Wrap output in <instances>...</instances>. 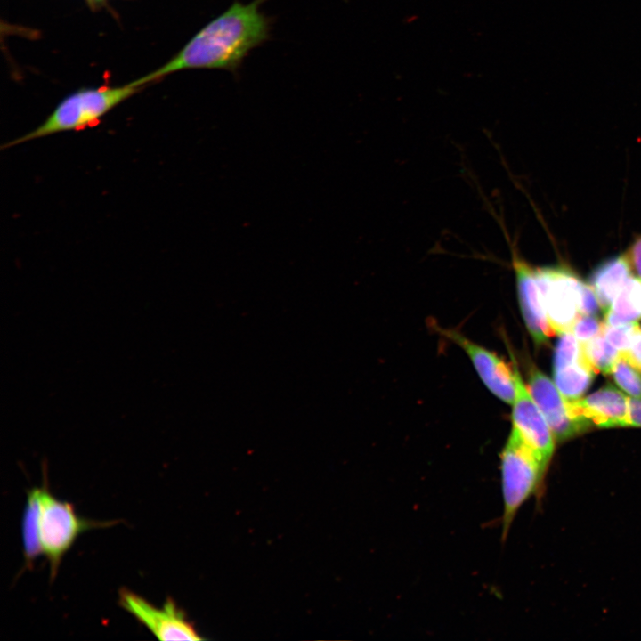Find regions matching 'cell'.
Returning a JSON list of instances; mask_svg holds the SVG:
<instances>
[{"mask_svg": "<svg viewBox=\"0 0 641 641\" xmlns=\"http://www.w3.org/2000/svg\"><path fill=\"white\" fill-rule=\"evenodd\" d=\"M580 345L585 359L596 373H611L620 352L606 340L603 333Z\"/></svg>", "mask_w": 641, "mask_h": 641, "instance_id": "cell-16", "label": "cell"}, {"mask_svg": "<svg viewBox=\"0 0 641 641\" xmlns=\"http://www.w3.org/2000/svg\"><path fill=\"white\" fill-rule=\"evenodd\" d=\"M640 319L641 277L630 276L604 312V322L608 325H621L636 322Z\"/></svg>", "mask_w": 641, "mask_h": 641, "instance_id": "cell-14", "label": "cell"}, {"mask_svg": "<svg viewBox=\"0 0 641 641\" xmlns=\"http://www.w3.org/2000/svg\"><path fill=\"white\" fill-rule=\"evenodd\" d=\"M118 604L159 640H202L186 613L168 597L159 608L144 597L122 588Z\"/></svg>", "mask_w": 641, "mask_h": 641, "instance_id": "cell-6", "label": "cell"}, {"mask_svg": "<svg viewBox=\"0 0 641 641\" xmlns=\"http://www.w3.org/2000/svg\"><path fill=\"white\" fill-rule=\"evenodd\" d=\"M514 368L515 395L513 402L512 427L540 460L548 466L555 450V438L545 417L525 386L515 361Z\"/></svg>", "mask_w": 641, "mask_h": 641, "instance_id": "cell-8", "label": "cell"}, {"mask_svg": "<svg viewBox=\"0 0 641 641\" xmlns=\"http://www.w3.org/2000/svg\"><path fill=\"white\" fill-rule=\"evenodd\" d=\"M559 335L554 351L553 370L573 364L582 356L581 345L571 330Z\"/></svg>", "mask_w": 641, "mask_h": 641, "instance_id": "cell-18", "label": "cell"}, {"mask_svg": "<svg viewBox=\"0 0 641 641\" xmlns=\"http://www.w3.org/2000/svg\"><path fill=\"white\" fill-rule=\"evenodd\" d=\"M638 328L639 325L637 322L621 325H608L604 322L603 335L614 348L620 353H624L629 348Z\"/></svg>", "mask_w": 641, "mask_h": 641, "instance_id": "cell-19", "label": "cell"}, {"mask_svg": "<svg viewBox=\"0 0 641 641\" xmlns=\"http://www.w3.org/2000/svg\"><path fill=\"white\" fill-rule=\"evenodd\" d=\"M512 264L523 320L534 343L537 345H542L556 332L548 322L541 302L535 279L534 267L516 255L513 256Z\"/></svg>", "mask_w": 641, "mask_h": 641, "instance_id": "cell-11", "label": "cell"}, {"mask_svg": "<svg viewBox=\"0 0 641 641\" xmlns=\"http://www.w3.org/2000/svg\"><path fill=\"white\" fill-rule=\"evenodd\" d=\"M527 388L545 417L556 442H563L592 427L575 418L570 412L568 400L535 365L528 369Z\"/></svg>", "mask_w": 641, "mask_h": 641, "instance_id": "cell-7", "label": "cell"}, {"mask_svg": "<svg viewBox=\"0 0 641 641\" xmlns=\"http://www.w3.org/2000/svg\"><path fill=\"white\" fill-rule=\"evenodd\" d=\"M266 0L234 1L199 30L167 62L143 77L151 83L184 69L236 72L244 59L270 37L271 19L261 10Z\"/></svg>", "mask_w": 641, "mask_h": 641, "instance_id": "cell-1", "label": "cell"}, {"mask_svg": "<svg viewBox=\"0 0 641 641\" xmlns=\"http://www.w3.org/2000/svg\"><path fill=\"white\" fill-rule=\"evenodd\" d=\"M40 496L41 486H34L27 491V500L21 523L23 570L31 569L34 562L43 554L39 537Z\"/></svg>", "mask_w": 641, "mask_h": 641, "instance_id": "cell-13", "label": "cell"}, {"mask_svg": "<svg viewBox=\"0 0 641 641\" xmlns=\"http://www.w3.org/2000/svg\"><path fill=\"white\" fill-rule=\"evenodd\" d=\"M571 414L591 426L626 427L629 424V398L611 384L582 399L568 400Z\"/></svg>", "mask_w": 641, "mask_h": 641, "instance_id": "cell-10", "label": "cell"}, {"mask_svg": "<svg viewBox=\"0 0 641 641\" xmlns=\"http://www.w3.org/2000/svg\"><path fill=\"white\" fill-rule=\"evenodd\" d=\"M627 254L633 269L641 277V234L635 238Z\"/></svg>", "mask_w": 641, "mask_h": 641, "instance_id": "cell-22", "label": "cell"}, {"mask_svg": "<svg viewBox=\"0 0 641 641\" xmlns=\"http://www.w3.org/2000/svg\"><path fill=\"white\" fill-rule=\"evenodd\" d=\"M596 373L582 353L575 363L554 369L553 377L555 385L564 398L577 400L590 387Z\"/></svg>", "mask_w": 641, "mask_h": 641, "instance_id": "cell-15", "label": "cell"}, {"mask_svg": "<svg viewBox=\"0 0 641 641\" xmlns=\"http://www.w3.org/2000/svg\"><path fill=\"white\" fill-rule=\"evenodd\" d=\"M604 322L596 315L580 314L575 320L572 332L580 343H586L603 333Z\"/></svg>", "mask_w": 641, "mask_h": 641, "instance_id": "cell-20", "label": "cell"}, {"mask_svg": "<svg viewBox=\"0 0 641 641\" xmlns=\"http://www.w3.org/2000/svg\"><path fill=\"white\" fill-rule=\"evenodd\" d=\"M541 302L556 334L572 330L580 315L581 290L585 284L563 265L534 267Z\"/></svg>", "mask_w": 641, "mask_h": 641, "instance_id": "cell-5", "label": "cell"}, {"mask_svg": "<svg viewBox=\"0 0 641 641\" xmlns=\"http://www.w3.org/2000/svg\"><path fill=\"white\" fill-rule=\"evenodd\" d=\"M39 537L53 581L63 556L77 537L92 529L113 526L119 521H96L79 516L72 504L56 498L49 490L46 475L41 485Z\"/></svg>", "mask_w": 641, "mask_h": 641, "instance_id": "cell-4", "label": "cell"}, {"mask_svg": "<svg viewBox=\"0 0 641 641\" xmlns=\"http://www.w3.org/2000/svg\"><path fill=\"white\" fill-rule=\"evenodd\" d=\"M440 332L466 352L480 378L495 396L507 403H513L515 395L514 363L510 366L494 353L458 331L440 329Z\"/></svg>", "mask_w": 641, "mask_h": 641, "instance_id": "cell-9", "label": "cell"}, {"mask_svg": "<svg viewBox=\"0 0 641 641\" xmlns=\"http://www.w3.org/2000/svg\"><path fill=\"white\" fill-rule=\"evenodd\" d=\"M629 426L641 427V399H629Z\"/></svg>", "mask_w": 641, "mask_h": 641, "instance_id": "cell-23", "label": "cell"}, {"mask_svg": "<svg viewBox=\"0 0 641 641\" xmlns=\"http://www.w3.org/2000/svg\"><path fill=\"white\" fill-rule=\"evenodd\" d=\"M147 84L140 77L123 85L84 88L66 96L38 126L4 144L10 148L62 132H77L97 126L115 107Z\"/></svg>", "mask_w": 641, "mask_h": 641, "instance_id": "cell-2", "label": "cell"}, {"mask_svg": "<svg viewBox=\"0 0 641 641\" xmlns=\"http://www.w3.org/2000/svg\"><path fill=\"white\" fill-rule=\"evenodd\" d=\"M626 359L634 366L637 370L641 372V327L636 331L629 348L621 353Z\"/></svg>", "mask_w": 641, "mask_h": 641, "instance_id": "cell-21", "label": "cell"}, {"mask_svg": "<svg viewBox=\"0 0 641 641\" xmlns=\"http://www.w3.org/2000/svg\"><path fill=\"white\" fill-rule=\"evenodd\" d=\"M632 269L625 252L603 261L590 273L588 284L604 312L608 311L615 296L631 276Z\"/></svg>", "mask_w": 641, "mask_h": 641, "instance_id": "cell-12", "label": "cell"}, {"mask_svg": "<svg viewBox=\"0 0 641 641\" xmlns=\"http://www.w3.org/2000/svg\"><path fill=\"white\" fill-rule=\"evenodd\" d=\"M548 468L534 450L512 428L500 454L503 500L502 537L506 539L521 506L536 491Z\"/></svg>", "mask_w": 641, "mask_h": 641, "instance_id": "cell-3", "label": "cell"}, {"mask_svg": "<svg viewBox=\"0 0 641 641\" xmlns=\"http://www.w3.org/2000/svg\"><path fill=\"white\" fill-rule=\"evenodd\" d=\"M617 385L635 399H641V372L620 353L611 373Z\"/></svg>", "mask_w": 641, "mask_h": 641, "instance_id": "cell-17", "label": "cell"}]
</instances>
